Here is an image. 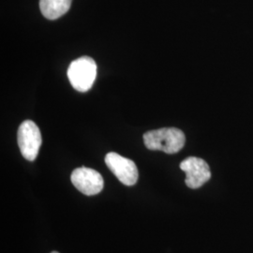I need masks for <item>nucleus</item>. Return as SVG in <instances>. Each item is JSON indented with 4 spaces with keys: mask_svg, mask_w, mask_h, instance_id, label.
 I'll list each match as a JSON object with an SVG mask.
<instances>
[{
    "mask_svg": "<svg viewBox=\"0 0 253 253\" xmlns=\"http://www.w3.org/2000/svg\"><path fill=\"white\" fill-rule=\"evenodd\" d=\"M144 143L149 150H161L167 154H175L184 147L186 137L179 128L163 127L145 132Z\"/></svg>",
    "mask_w": 253,
    "mask_h": 253,
    "instance_id": "nucleus-1",
    "label": "nucleus"
},
{
    "mask_svg": "<svg viewBox=\"0 0 253 253\" xmlns=\"http://www.w3.org/2000/svg\"><path fill=\"white\" fill-rule=\"evenodd\" d=\"M97 75V64L89 56H82L73 61L68 69V78L73 88L79 92L89 90Z\"/></svg>",
    "mask_w": 253,
    "mask_h": 253,
    "instance_id": "nucleus-2",
    "label": "nucleus"
},
{
    "mask_svg": "<svg viewBox=\"0 0 253 253\" xmlns=\"http://www.w3.org/2000/svg\"><path fill=\"white\" fill-rule=\"evenodd\" d=\"M17 141L23 157L34 162L42 144V133L36 123L31 120L24 121L19 126Z\"/></svg>",
    "mask_w": 253,
    "mask_h": 253,
    "instance_id": "nucleus-3",
    "label": "nucleus"
},
{
    "mask_svg": "<svg viewBox=\"0 0 253 253\" xmlns=\"http://www.w3.org/2000/svg\"><path fill=\"white\" fill-rule=\"evenodd\" d=\"M105 163L118 180L126 186H133L139 177V172L133 161L124 158L116 152L105 156Z\"/></svg>",
    "mask_w": 253,
    "mask_h": 253,
    "instance_id": "nucleus-4",
    "label": "nucleus"
},
{
    "mask_svg": "<svg viewBox=\"0 0 253 253\" xmlns=\"http://www.w3.org/2000/svg\"><path fill=\"white\" fill-rule=\"evenodd\" d=\"M71 180L77 190L87 196L99 194L103 190L104 182L101 174L87 167H80L73 170Z\"/></svg>",
    "mask_w": 253,
    "mask_h": 253,
    "instance_id": "nucleus-5",
    "label": "nucleus"
},
{
    "mask_svg": "<svg viewBox=\"0 0 253 253\" xmlns=\"http://www.w3.org/2000/svg\"><path fill=\"white\" fill-rule=\"evenodd\" d=\"M180 169L186 172V185L190 189H199L211 178V171L207 162L197 157H189L180 163Z\"/></svg>",
    "mask_w": 253,
    "mask_h": 253,
    "instance_id": "nucleus-6",
    "label": "nucleus"
},
{
    "mask_svg": "<svg viewBox=\"0 0 253 253\" xmlns=\"http://www.w3.org/2000/svg\"><path fill=\"white\" fill-rule=\"evenodd\" d=\"M73 0H40L42 15L49 20L58 19L68 12Z\"/></svg>",
    "mask_w": 253,
    "mask_h": 253,
    "instance_id": "nucleus-7",
    "label": "nucleus"
},
{
    "mask_svg": "<svg viewBox=\"0 0 253 253\" xmlns=\"http://www.w3.org/2000/svg\"><path fill=\"white\" fill-rule=\"evenodd\" d=\"M57 253V252H52V253Z\"/></svg>",
    "mask_w": 253,
    "mask_h": 253,
    "instance_id": "nucleus-8",
    "label": "nucleus"
}]
</instances>
